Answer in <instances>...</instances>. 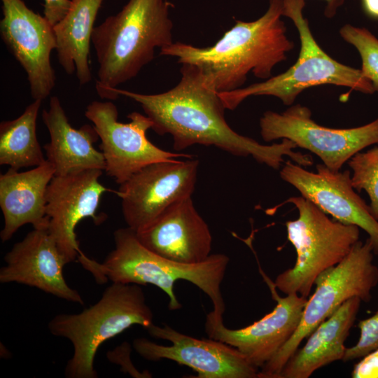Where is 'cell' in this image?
<instances>
[{
	"label": "cell",
	"instance_id": "obj_1",
	"mask_svg": "<svg viewBox=\"0 0 378 378\" xmlns=\"http://www.w3.org/2000/svg\"><path fill=\"white\" fill-rule=\"evenodd\" d=\"M181 79L173 88L158 94H141L112 88L108 99L124 96L139 103L160 135L170 134L173 148L180 151L196 144L214 146L234 156H251L274 169L285 162L284 157L307 167L313 164L309 155L295 151L292 141L261 144L234 131L225 118V107L218 92L206 81L196 65L182 64Z\"/></svg>",
	"mask_w": 378,
	"mask_h": 378
},
{
	"label": "cell",
	"instance_id": "obj_2",
	"mask_svg": "<svg viewBox=\"0 0 378 378\" xmlns=\"http://www.w3.org/2000/svg\"><path fill=\"white\" fill-rule=\"evenodd\" d=\"M283 0H270L265 13L251 22L236 20L234 25L214 45L197 47L174 42L160 55L176 57L180 64L196 65L218 92L242 88L248 74L266 80L279 63L286 61L294 43L286 34Z\"/></svg>",
	"mask_w": 378,
	"mask_h": 378
},
{
	"label": "cell",
	"instance_id": "obj_3",
	"mask_svg": "<svg viewBox=\"0 0 378 378\" xmlns=\"http://www.w3.org/2000/svg\"><path fill=\"white\" fill-rule=\"evenodd\" d=\"M115 248L104 262H98L84 253L78 261L89 271L98 284L112 283L152 284L169 297V309H179L182 305L174 293L175 282L185 280L193 284L211 300L213 310L208 321H223L225 309L220 286L229 258L223 253L211 254L197 264H184L160 256L143 246L136 232L129 227L116 230L113 234Z\"/></svg>",
	"mask_w": 378,
	"mask_h": 378
},
{
	"label": "cell",
	"instance_id": "obj_4",
	"mask_svg": "<svg viewBox=\"0 0 378 378\" xmlns=\"http://www.w3.org/2000/svg\"><path fill=\"white\" fill-rule=\"evenodd\" d=\"M171 0H129L95 26L91 43L99 65L95 88L102 99L136 77L160 50L172 45Z\"/></svg>",
	"mask_w": 378,
	"mask_h": 378
},
{
	"label": "cell",
	"instance_id": "obj_5",
	"mask_svg": "<svg viewBox=\"0 0 378 378\" xmlns=\"http://www.w3.org/2000/svg\"><path fill=\"white\" fill-rule=\"evenodd\" d=\"M153 314L140 285L112 283L94 304L78 314H59L48 323L55 336L69 340L74 348L65 367L68 378H97L94 360L101 344L134 325L145 329Z\"/></svg>",
	"mask_w": 378,
	"mask_h": 378
},
{
	"label": "cell",
	"instance_id": "obj_6",
	"mask_svg": "<svg viewBox=\"0 0 378 378\" xmlns=\"http://www.w3.org/2000/svg\"><path fill=\"white\" fill-rule=\"evenodd\" d=\"M304 0H283V16L293 21L299 34L300 48L297 61L284 73L262 82L218 92L226 109H235L248 97L262 95L275 97L290 106L304 90L321 85L347 87L364 94L375 92L360 69L337 62L321 48L304 17Z\"/></svg>",
	"mask_w": 378,
	"mask_h": 378
},
{
	"label": "cell",
	"instance_id": "obj_7",
	"mask_svg": "<svg viewBox=\"0 0 378 378\" xmlns=\"http://www.w3.org/2000/svg\"><path fill=\"white\" fill-rule=\"evenodd\" d=\"M298 218L286 223L287 236L296 252L293 267L279 274L276 288L286 295L309 298L316 278L337 265L359 240L360 228L330 219L327 214L304 197H291Z\"/></svg>",
	"mask_w": 378,
	"mask_h": 378
},
{
	"label": "cell",
	"instance_id": "obj_8",
	"mask_svg": "<svg viewBox=\"0 0 378 378\" xmlns=\"http://www.w3.org/2000/svg\"><path fill=\"white\" fill-rule=\"evenodd\" d=\"M373 248L368 238L358 240L337 265L316 279L315 290L304 306L300 323L283 347L260 370L258 378H276L288 359L321 323L347 300L358 297L369 302L378 284V267L373 263Z\"/></svg>",
	"mask_w": 378,
	"mask_h": 378
},
{
	"label": "cell",
	"instance_id": "obj_9",
	"mask_svg": "<svg viewBox=\"0 0 378 378\" xmlns=\"http://www.w3.org/2000/svg\"><path fill=\"white\" fill-rule=\"evenodd\" d=\"M260 135L266 142L287 139L318 156L332 171H340L355 154L378 144V118L362 126L337 129L312 119L310 109L300 104L285 111H265L260 119Z\"/></svg>",
	"mask_w": 378,
	"mask_h": 378
},
{
	"label": "cell",
	"instance_id": "obj_10",
	"mask_svg": "<svg viewBox=\"0 0 378 378\" xmlns=\"http://www.w3.org/2000/svg\"><path fill=\"white\" fill-rule=\"evenodd\" d=\"M85 115L93 123L101 139L104 171L119 185L149 164L192 158L164 150L150 142L146 132L152 128L153 122L146 115L134 111L127 115L130 122L123 123L118 120V108L112 102L93 101L87 106Z\"/></svg>",
	"mask_w": 378,
	"mask_h": 378
},
{
	"label": "cell",
	"instance_id": "obj_11",
	"mask_svg": "<svg viewBox=\"0 0 378 378\" xmlns=\"http://www.w3.org/2000/svg\"><path fill=\"white\" fill-rule=\"evenodd\" d=\"M191 158L149 164L120 184L116 193L127 227L141 230L168 207L191 197L199 166V160Z\"/></svg>",
	"mask_w": 378,
	"mask_h": 378
},
{
	"label": "cell",
	"instance_id": "obj_12",
	"mask_svg": "<svg viewBox=\"0 0 378 378\" xmlns=\"http://www.w3.org/2000/svg\"><path fill=\"white\" fill-rule=\"evenodd\" d=\"M146 330L150 336L172 343L165 346L145 337L135 339L133 347L146 360L175 361L195 370L198 378H258L259 369L239 351L224 342L197 339L167 324L160 327L152 323Z\"/></svg>",
	"mask_w": 378,
	"mask_h": 378
},
{
	"label": "cell",
	"instance_id": "obj_13",
	"mask_svg": "<svg viewBox=\"0 0 378 378\" xmlns=\"http://www.w3.org/2000/svg\"><path fill=\"white\" fill-rule=\"evenodd\" d=\"M1 37L24 70L34 99L43 100L55 85L50 55L56 49L53 26L22 0H1Z\"/></svg>",
	"mask_w": 378,
	"mask_h": 378
},
{
	"label": "cell",
	"instance_id": "obj_14",
	"mask_svg": "<svg viewBox=\"0 0 378 378\" xmlns=\"http://www.w3.org/2000/svg\"><path fill=\"white\" fill-rule=\"evenodd\" d=\"M102 173L101 169H87L55 175L48 186L47 230L68 263L83 253L75 232L78 223L90 217L99 225L106 218L96 214L102 195L110 191L99 181Z\"/></svg>",
	"mask_w": 378,
	"mask_h": 378
},
{
	"label": "cell",
	"instance_id": "obj_15",
	"mask_svg": "<svg viewBox=\"0 0 378 378\" xmlns=\"http://www.w3.org/2000/svg\"><path fill=\"white\" fill-rule=\"evenodd\" d=\"M316 169V172H312L288 160L279 174L281 179L326 214L365 230L374 254L378 255V220L372 215L369 204L356 192L350 171H332L323 164H317Z\"/></svg>",
	"mask_w": 378,
	"mask_h": 378
},
{
	"label": "cell",
	"instance_id": "obj_16",
	"mask_svg": "<svg viewBox=\"0 0 378 378\" xmlns=\"http://www.w3.org/2000/svg\"><path fill=\"white\" fill-rule=\"evenodd\" d=\"M262 276L276 302L274 309L253 323L230 329L223 321H205L209 338L224 342L239 351L259 370L289 340L298 328L308 298L292 293L281 297L274 283L263 272Z\"/></svg>",
	"mask_w": 378,
	"mask_h": 378
},
{
	"label": "cell",
	"instance_id": "obj_17",
	"mask_svg": "<svg viewBox=\"0 0 378 378\" xmlns=\"http://www.w3.org/2000/svg\"><path fill=\"white\" fill-rule=\"evenodd\" d=\"M0 282L35 287L59 298L84 304L80 293L66 283L63 269L68 264L47 229H34L15 243L4 256Z\"/></svg>",
	"mask_w": 378,
	"mask_h": 378
},
{
	"label": "cell",
	"instance_id": "obj_18",
	"mask_svg": "<svg viewBox=\"0 0 378 378\" xmlns=\"http://www.w3.org/2000/svg\"><path fill=\"white\" fill-rule=\"evenodd\" d=\"M136 235L152 252L178 262L197 264L211 255V231L191 197L168 207Z\"/></svg>",
	"mask_w": 378,
	"mask_h": 378
},
{
	"label": "cell",
	"instance_id": "obj_19",
	"mask_svg": "<svg viewBox=\"0 0 378 378\" xmlns=\"http://www.w3.org/2000/svg\"><path fill=\"white\" fill-rule=\"evenodd\" d=\"M55 174L54 166L47 160L26 172L9 168L1 174L0 207L4 220L0 233L2 242L10 240L26 224H31L34 229H48L46 195Z\"/></svg>",
	"mask_w": 378,
	"mask_h": 378
},
{
	"label": "cell",
	"instance_id": "obj_20",
	"mask_svg": "<svg viewBox=\"0 0 378 378\" xmlns=\"http://www.w3.org/2000/svg\"><path fill=\"white\" fill-rule=\"evenodd\" d=\"M42 119L50 137L43 146L47 160L55 169V175L74 171L98 169L104 171L106 162L102 151L94 147L99 136L90 125L78 129L71 126L59 99L52 96L49 108L42 112Z\"/></svg>",
	"mask_w": 378,
	"mask_h": 378
},
{
	"label": "cell",
	"instance_id": "obj_21",
	"mask_svg": "<svg viewBox=\"0 0 378 378\" xmlns=\"http://www.w3.org/2000/svg\"><path fill=\"white\" fill-rule=\"evenodd\" d=\"M361 300L344 302L307 337L305 344L288 359L276 378H309L316 370L342 360L344 342L354 326Z\"/></svg>",
	"mask_w": 378,
	"mask_h": 378
},
{
	"label": "cell",
	"instance_id": "obj_22",
	"mask_svg": "<svg viewBox=\"0 0 378 378\" xmlns=\"http://www.w3.org/2000/svg\"><path fill=\"white\" fill-rule=\"evenodd\" d=\"M104 0H71L66 15L53 26L57 57L63 70L76 74L80 85L90 83L89 55L94 22Z\"/></svg>",
	"mask_w": 378,
	"mask_h": 378
},
{
	"label": "cell",
	"instance_id": "obj_23",
	"mask_svg": "<svg viewBox=\"0 0 378 378\" xmlns=\"http://www.w3.org/2000/svg\"><path fill=\"white\" fill-rule=\"evenodd\" d=\"M42 100L35 99L17 118L0 123V164L19 170L37 167L46 160L36 135V120Z\"/></svg>",
	"mask_w": 378,
	"mask_h": 378
},
{
	"label": "cell",
	"instance_id": "obj_24",
	"mask_svg": "<svg viewBox=\"0 0 378 378\" xmlns=\"http://www.w3.org/2000/svg\"><path fill=\"white\" fill-rule=\"evenodd\" d=\"M347 163L352 170L353 187L356 191H365L371 212L378 220V146L357 153Z\"/></svg>",
	"mask_w": 378,
	"mask_h": 378
},
{
	"label": "cell",
	"instance_id": "obj_25",
	"mask_svg": "<svg viewBox=\"0 0 378 378\" xmlns=\"http://www.w3.org/2000/svg\"><path fill=\"white\" fill-rule=\"evenodd\" d=\"M340 36L352 45L361 58V71L378 92V38L368 29L346 24L340 31Z\"/></svg>",
	"mask_w": 378,
	"mask_h": 378
},
{
	"label": "cell",
	"instance_id": "obj_26",
	"mask_svg": "<svg viewBox=\"0 0 378 378\" xmlns=\"http://www.w3.org/2000/svg\"><path fill=\"white\" fill-rule=\"evenodd\" d=\"M358 327L360 337L355 345L346 347L342 359L344 362L361 358L378 349V310L370 317L360 320Z\"/></svg>",
	"mask_w": 378,
	"mask_h": 378
},
{
	"label": "cell",
	"instance_id": "obj_27",
	"mask_svg": "<svg viewBox=\"0 0 378 378\" xmlns=\"http://www.w3.org/2000/svg\"><path fill=\"white\" fill-rule=\"evenodd\" d=\"M353 378H378V349L361 358L354 366Z\"/></svg>",
	"mask_w": 378,
	"mask_h": 378
},
{
	"label": "cell",
	"instance_id": "obj_28",
	"mask_svg": "<svg viewBox=\"0 0 378 378\" xmlns=\"http://www.w3.org/2000/svg\"><path fill=\"white\" fill-rule=\"evenodd\" d=\"M44 17L52 25L59 22L67 13L71 0H43Z\"/></svg>",
	"mask_w": 378,
	"mask_h": 378
},
{
	"label": "cell",
	"instance_id": "obj_29",
	"mask_svg": "<svg viewBox=\"0 0 378 378\" xmlns=\"http://www.w3.org/2000/svg\"><path fill=\"white\" fill-rule=\"evenodd\" d=\"M130 346L127 342H124L120 346H118L115 349L112 351H108L107 353L108 359L112 358H122V361L119 365L122 366L121 370H124L132 374V376L136 377H151V374L150 373H140L133 367L132 362L130 359Z\"/></svg>",
	"mask_w": 378,
	"mask_h": 378
},
{
	"label": "cell",
	"instance_id": "obj_30",
	"mask_svg": "<svg viewBox=\"0 0 378 378\" xmlns=\"http://www.w3.org/2000/svg\"><path fill=\"white\" fill-rule=\"evenodd\" d=\"M326 2L324 15L326 18H332L338 9L344 4L346 0H323Z\"/></svg>",
	"mask_w": 378,
	"mask_h": 378
},
{
	"label": "cell",
	"instance_id": "obj_31",
	"mask_svg": "<svg viewBox=\"0 0 378 378\" xmlns=\"http://www.w3.org/2000/svg\"><path fill=\"white\" fill-rule=\"evenodd\" d=\"M361 1L365 14L378 20V0H361Z\"/></svg>",
	"mask_w": 378,
	"mask_h": 378
}]
</instances>
